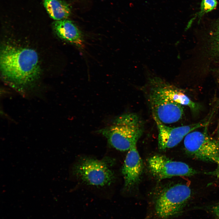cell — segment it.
<instances>
[{"mask_svg": "<svg viewBox=\"0 0 219 219\" xmlns=\"http://www.w3.org/2000/svg\"><path fill=\"white\" fill-rule=\"evenodd\" d=\"M0 68L3 76L19 91L39 77L40 73L39 58L34 50L7 46L0 55Z\"/></svg>", "mask_w": 219, "mask_h": 219, "instance_id": "1", "label": "cell"}, {"mask_svg": "<svg viewBox=\"0 0 219 219\" xmlns=\"http://www.w3.org/2000/svg\"></svg>", "mask_w": 219, "mask_h": 219, "instance_id": "17", "label": "cell"}, {"mask_svg": "<svg viewBox=\"0 0 219 219\" xmlns=\"http://www.w3.org/2000/svg\"><path fill=\"white\" fill-rule=\"evenodd\" d=\"M217 4L216 0H202L199 17H200L205 13L215 9Z\"/></svg>", "mask_w": 219, "mask_h": 219, "instance_id": "14", "label": "cell"}, {"mask_svg": "<svg viewBox=\"0 0 219 219\" xmlns=\"http://www.w3.org/2000/svg\"><path fill=\"white\" fill-rule=\"evenodd\" d=\"M205 46L211 57L219 58V19L209 32Z\"/></svg>", "mask_w": 219, "mask_h": 219, "instance_id": "13", "label": "cell"}, {"mask_svg": "<svg viewBox=\"0 0 219 219\" xmlns=\"http://www.w3.org/2000/svg\"><path fill=\"white\" fill-rule=\"evenodd\" d=\"M136 144L128 150L122 170L124 188L127 190L131 189L139 182L143 172L142 161Z\"/></svg>", "mask_w": 219, "mask_h": 219, "instance_id": "10", "label": "cell"}, {"mask_svg": "<svg viewBox=\"0 0 219 219\" xmlns=\"http://www.w3.org/2000/svg\"><path fill=\"white\" fill-rule=\"evenodd\" d=\"M151 83L149 92L172 102L187 106L193 111H197L199 109V104L173 85L158 79L153 80Z\"/></svg>", "mask_w": 219, "mask_h": 219, "instance_id": "9", "label": "cell"}, {"mask_svg": "<svg viewBox=\"0 0 219 219\" xmlns=\"http://www.w3.org/2000/svg\"><path fill=\"white\" fill-rule=\"evenodd\" d=\"M148 164L153 175L160 180L175 176H190L199 173L185 163L172 160L163 155L151 157Z\"/></svg>", "mask_w": 219, "mask_h": 219, "instance_id": "6", "label": "cell"}, {"mask_svg": "<svg viewBox=\"0 0 219 219\" xmlns=\"http://www.w3.org/2000/svg\"><path fill=\"white\" fill-rule=\"evenodd\" d=\"M191 195L189 187L178 184L158 193L153 203L154 215L157 219H173L182 212Z\"/></svg>", "mask_w": 219, "mask_h": 219, "instance_id": "3", "label": "cell"}, {"mask_svg": "<svg viewBox=\"0 0 219 219\" xmlns=\"http://www.w3.org/2000/svg\"><path fill=\"white\" fill-rule=\"evenodd\" d=\"M148 97L153 117L163 123H174L181 118L184 112L182 105L150 92Z\"/></svg>", "mask_w": 219, "mask_h": 219, "instance_id": "8", "label": "cell"}, {"mask_svg": "<svg viewBox=\"0 0 219 219\" xmlns=\"http://www.w3.org/2000/svg\"><path fill=\"white\" fill-rule=\"evenodd\" d=\"M54 31L59 37L81 47L83 44L82 34L76 25L67 19L55 21L53 24Z\"/></svg>", "mask_w": 219, "mask_h": 219, "instance_id": "11", "label": "cell"}, {"mask_svg": "<svg viewBox=\"0 0 219 219\" xmlns=\"http://www.w3.org/2000/svg\"><path fill=\"white\" fill-rule=\"evenodd\" d=\"M213 211L217 219H219V203L214 207Z\"/></svg>", "mask_w": 219, "mask_h": 219, "instance_id": "15", "label": "cell"}, {"mask_svg": "<svg viewBox=\"0 0 219 219\" xmlns=\"http://www.w3.org/2000/svg\"><path fill=\"white\" fill-rule=\"evenodd\" d=\"M107 160L88 157L81 158L73 166V175L82 182L90 185L103 186L114 182L115 176Z\"/></svg>", "mask_w": 219, "mask_h": 219, "instance_id": "4", "label": "cell"}, {"mask_svg": "<svg viewBox=\"0 0 219 219\" xmlns=\"http://www.w3.org/2000/svg\"><path fill=\"white\" fill-rule=\"evenodd\" d=\"M158 130V146L161 150L172 148L179 144L189 133L209 123L210 120H203L199 122L177 127L167 126L153 117Z\"/></svg>", "mask_w": 219, "mask_h": 219, "instance_id": "7", "label": "cell"}, {"mask_svg": "<svg viewBox=\"0 0 219 219\" xmlns=\"http://www.w3.org/2000/svg\"><path fill=\"white\" fill-rule=\"evenodd\" d=\"M187 153L198 160L216 164L219 167V141L211 137L206 130L192 131L184 137Z\"/></svg>", "mask_w": 219, "mask_h": 219, "instance_id": "5", "label": "cell"}, {"mask_svg": "<svg viewBox=\"0 0 219 219\" xmlns=\"http://www.w3.org/2000/svg\"><path fill=\"white\" fill-rule=\"evenodd\" d=\"M143 130V124L140 117L134 113H130L117 117L109 126L97 132L105 137L114 148L124 151L137 144Z\"/></svg>", "mask_w": 219, "mask_h": 219, "instance_id": "2", "label": "cell"}, {"mask_svg": "<svg viewBox=\"0 0 219 219\" xmlns=\"http://www.w3.org/2000/svg\"><path fill=\"white\" fill-rule=\"evenodd\" d=\"M218 135L219 136V126H218Z\"/></svg>", "mask_w": 219, "mask_h": 219, "instance_id": "16", "label": "cell"}, {"mask_svg": "<svg viewBox=\"0 0 219 219\" xmlns=\"http://www.w3.org/2000/svg\"><path fill=\"white\" fill-rule=\"evenodd\" d=\"M44 5L50 17L56 21L67 19L71 12L70 6L62 0H44Z\"/></svg>", "mask_w": 219, "mask_h": 219, "instance_id": "12", "label": "cell"}]
</instances>
